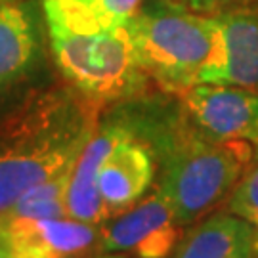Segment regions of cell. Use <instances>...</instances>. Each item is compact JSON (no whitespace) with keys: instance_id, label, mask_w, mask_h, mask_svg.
Returning a JSON list of instances; mask_svg holds the SVG:
<instances>
[{"instance_id":"6da1fadb","label":"cell","mask_w":258,"mask_h":258,"mask_svg":"<svg viewBox=\"0 0 258 258\" xmlns=\"http://www.w3.org/2000/svg\"><path fill=\"white\" fill-rule=\"evenodd\" d=\"M98 111L67 84L29 94L0 117V212L75 165L100 126Z\"/></svg>"},{"instance_id":"9a60e30c","label":"cell","mask_w":258,"mask_h":258,"mask_svg":"<svg viewBox=\"0 0 258 258\" xmlns=\"http://www.w3.org/2000/svg\"><path fill=\"white\" fill-rule=\"evenodd\" d=\"M226 211L239 216L241 220L249 224L254 233L258 250V149L252 163L245 170V174L239 178V182L235 184L233 191L228 197Z\"/></svg>"},{"instance_id":"8992f818","label":"cell","mask_w":258,"mask_h":258,"mask_svg":"<svg viewBox=\"0 0 258 258\" xmlns=\"http://www.w3.org/2000/svg\"><path fill=\"white\" fill-rule=\"evenodd\" d=\"M214 19V50L199 83L243 86L258 92V0L220 12Z\"/></svg>"},{"instance_id":"5b68a950","label":"cell","mask_w":258,"mask_h":258,"mask_svg":"<svg viewBox=\"0 0 258 258\" xmlns=\"http://www.w3.org/2000/svg\"><path fill=\"white\" fill-rule=\"evenodd\" d=\"M182 230L155 187L132 209L103 222L94 258H170Z\"/></svg>"},{"instance_id":"2e32d148","label":"cell","mask_w":258,"mask_h":258,"mask_svg":"<svg viewBox=\"0 0 258 258\" xmlns=\"http://www.w3.org/2000/svg\"><path fill=\"white\" fill-rule=\"evenodd\" d=\"M170 2H176V4L191 10V12H197V14H203V16H216V14L235 8V6L249 4L252 0H170Z\"/></svg>"},{"instance_id":"30bf717a","label":"cell","mask_w":258,"mask_h":258,"mask_svg":"<svg viewBox=\"0 0 258 258\" xmlns=\"http://www.w3.org/2000/svg\"><path fill=\"white\" fill-rule=\"evenodd\" d=\"M42 16L31 0L0 8V94L25 81L40 63L46 23Z\"/></svg>"},{"instance_id":"ac0fdd59","label":"cell","mask_w":258,"mask_h":258,"mask_svg":"<svg viewBox=\"0 0 258 258\" xmlns=\"http://www.w3.org/2000/svg\"><path fill=\"white\" fill-rule=\"evenodd\" d=\"M10 2H18V0H0V8L6 6V4H10Z\"/></svg>"},{"instance_id":"e0dca14e","label":"cell","mask_w":258,"mask_h":258,"mask_svg":"<svg viewBox=\"0 0 258 258\" xmlns=\"http://www.w3.org/2000/svg\"><path fill=\"white\" fill-rule=\"evenodd\" d=\"M0 258H16L14 249H12V243H10L6 224H4L2 218H0Z\"/></svg>"},{"instance_id":"ba28073f","label":"cell","mask_w":258,"mask_h":258,"mask_svg":"<svg viewBox=\"0 0 258 258\" xmlns=\"http://www.w3.org/2000/svg\"><path fill=\"white\" fill-rule=\"evenodd\" d=\"M155 176L153 151L126 124V132L109 149L98 172V187L107 211V220L142 201L149 194Z\"/></svg>"},{"instance_id":"4fadbf2b","label":"cell","mask_w":258,"mask_h":258,"mask_svg":"<svg viewBox=\"0 0 258 258\" xmlns=\"http://www.w3.org/2000/svg\"><path fill=\"white\" fill-rule=\"evenodd\" d=\"M144 0H42V14L71 25L124 27Z\"/></svg>"},{"instance_id":"5bb4252c","label":"cell","mask_w":258,"mask_h":258,"mask_svg":"<svg viewBox=\"0 0 258 258\" xmlns=\"http://www.w3.org/2000/svg\"><path fill=\"white\" fill-rule=\"evenodd\" d=\"M73 166L59 174L33 185L16 203L0 216L4 218H65L67 216V191Z\"/></svg>"},{"instance_id":"9c48e42d","label":"cell","mask_w":258,"mask_h":258,"mask_svg":"<svg viewBox=\"0 0 258 258\" xmlns=\"http://www.w3.org/2000/svg\"><path fill=\"white\" fill-rule=\"evenodd\" d=\"M16 258H90L96 256L100 228L65 218H4L0 216Z\"/></svg>"},{"instance_id":"8fae6325","label":"cell","mask_w":258,"mask_h":258,"mask_svg":"<svg viewBox=\"0 0 258 258\" xmlns=\"http://www.w3.org/2000/svg\"><path fill=\"white\" fill-rule=\"evenodd\" d=\"M126 132L124 122H109L100 124L94 136L84 146L83 153L75 161L69 191H67V216L79 222L102 226L107 222V211L103 207L100 187H98V172L100 165L115 146V142Z\"/></svg>"},{"instance_id":"7c38bea8","label":"cell","mask_w":258,"mask_h":258,"mask_svg":"<svg viewBox=\"0 0 258 258\" xmlns=\"http://www.w3.org/2000/svg\"><path fill=\"white\" fill-rule=\"evenodd\" d=\"M170 258H258V250L249 224L220 211L189 226Z\"/></svg>"},{"instance_id":"277c9868","label":"cell","mask_w":258,"mask_h":258,"mask_svg":"<svg viewBox=\"0 0 258 258\" xmlns=\"http://www.w3.org/2000/svg\"><path fill=\"white\" fill-rule=\"evenodd\" d=\"M132 46L149 81L182 96L199 84L214 50V19L170 0H144L126 23Z\"/></svg>"},{"instance_id":"7a4b0ae2","label":"cell","mask_w":258,"mask_h":258,"mask_svg":"<svg viewBox=\"0 0 258 258\" xmlns=\"http://www.w3.org/2000/svg\"><path fill=\"white\" fill-rule=\"evenodd\" d=\"M138 136L155 155V187L165 195L182 228L194 226L226 203L256 155V148L249 142L207 136L182 105L180 113L153 120Z\"/></svg>"},{"instance_id":"3957f363","label":"cell","mask_w":258,"mask_h":258,"mask_svg":"<svg viewBox=\"0 0 258 258\" xmlns=\"http://www.w3.org/2000/svg\"><path fill=\"white\" fill-rule=\"evenodd\" d=\"M54 61L67 84L98 107L146 92L149 77L142 69L128 29L71 25L44 16Z\"/></svg>"},{"instance_id":"52a82bcc","label":"cell","mask_w":258,"mask_h":258,"mask_svg":"<svg viewBox=\"0 0 258 258\" xmlns=\"http://www.w3.org/2000/svg\"><path fill=\"white\" fill-rule=\"evenodd\" d=\"M185 115L207 136L249 142L258 149V92L243 86L199 83L180 96Z\"/></svg>"}]
</instances>
